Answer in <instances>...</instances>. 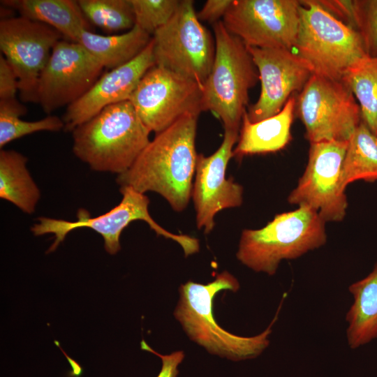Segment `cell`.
Masks as SVG:
<instances>
[{
	"label": "cell",
	"instance_id": "cell-21",
	"mask_svg": "<svg viewBox=\"0 0 377 377\" xmlns=\"http://www.w3.org/2000/svg\"><path fill=\"white\" fill-rule=\"evenodd\" d=\"M151 37L137 25L131 30L113 35H101L83 31L77 43L80 44L104 68L112 70L136 57L149 43Z\"/></svg>",
	"mask_w": 377,
	"mask_h": 377
},
{
	"label": "cell",
	"instance_id": "cell-2",
	"mask_svg": "<svg viewBox=\"0 0 377 377\" xmlns=\"http://www.w3.org/2000/svg\"><path fill=\"white\" fill-rule=\"evenodd\" d=\"M239 283L230 273L224 271L207 284L191 281L179 288V300L174 312L175 318L189 338L209 353L234 361L255 358L269 344L272 326L278 319L283 297L270 324L260 334L253 337L233 334L220 327L213 316V300L221 290L237 292Z\"/></svg>",
	"mask_w": 377,
	"mask_h": 377
},
{
	"label": "cell",
	"instance_id": "cell-19",
	"mask_svg": "<svg viewBox=\"0 0 377 377\" xmlns=\"http://www.w3.org/2000/svg\"><path fill=\"white\" fill-rule=\"evenodd\" d=\"M1 3L22 17L52 27L68 40L77 42L83 31H91L77 1L3 0Z\"/></svg>",
	"mask_w": 377,
	"mask_h": 377
},
{
	"label": "cell",
	"instance_id": "cell-24",
	"mask_svg": "<svg viewBox=\"0 0 377 377\" xmlns=\"http://www.w3.org/2000/svg\"><path fill=\"white\" fill-rule=\"evenodd\" d=\"M360 108L362 121L377 136V57H367L343 78Z\"/></svg>",
	"mask_w": 377,
	"mask_h": 377
},
{
	"label": "cell",
	"instance_id": "cell-18",
	"mask_svg": "<svg viewBox=\"0 0 377 377\" xmlns=\"http://www.w3.org/2000/svg\"><path fill=\"white\" fill-rule=\"evenodd\" d=\"M295 108V96L293 95L276 114L259 121L252 122L244 112L239 129L237 144L233 156L278 151L291 140V125Z\"/></svg>",
	"mask_w": 377,
	"mask_h": 377
},
{
	"label": "cell",
	"instance_id": "cell-1",
	"mask_svg": "<svg viewBox=\"0 0 377 377\" xmlns=\"http://www.w3.org/2000/svg\"><path fill=\"white\" fill-rule=\"evenodd\" d=\"M198 114H187L156 134L131 167L119 175L120 187L164 198L176 212L187 207L192 193L198 154L195 135Z\"/></svg>",
	"mask_w": 377,
	"mask_h": 377
},
{
	"label": "cell",
	"instance_id": "cell-31",
	"mask_svg": "<svg viewBox=\"0 0 377 377\" xmlns=\"http://www.w3.org/2000/svg\"><path fill=\"white\" fill-rule=\"evenodd\" d=\"M140 345L142 350L151 352L161 359L162 368L157 377H177L178 366L184 357L183 351H175L170 355H161L154 350L144 340L141 341Z\"/></svg>",
	"mask_w": 377,
	"mask_h": 377
},
{
	"label": "cell",
	"instance_id": "cell-11",
	"mask_svg": "<svg viewBox=\"0 0 377 377\" xmlns=\"http://www.w3.org/2000/svg\"><path fill=\"white\" fill-rule=\"evenodd\" d=\"M300 5L297 0H232L222 22L247 47L293 50Z\"/></svg>",
	"mask_w": 377,
	"mask_h": 377
},
{
	"label": "cell",
	"instance_id": "cell-22",
	"mask_svg": "<svg viewBox=\"0 0 377 377\" xmlns=\"http://www.w3.org/2000/svg\"><path fill=\"white\" fill-rule=\"evenodd\" d=\"M27 163V157L17 151H0V198L30 214L35 212L40 191Z\"/></svg>",
	"mask_w": 377,
	"mask_h": 377
},
{
	"label": "cell",
	"instance_id": "cell-30",
	"mask_svg": "<svg viewBox=\"0 0 377 377\" xmlns=\"http://www.w3.org/2000/svg\"><path fill=\"white\" fill-rule=\"evenodd\" d=\"M317 1L324 9L337 19L355 29L354 1L322 0Z\"/></svg>",
	"mask_w": 377,
	"mask_h": 377
},
{
	"label": "cell",
	"instance_id": "cell-29",
	"mask_svg": "<svg viewBox=\"0 0 377 377\" xmlns=\"http://www.w3.org/2000/svg\"><path fill=\"white\" fill-rule=\"evenodd\" d=\"M19 90L17 77L5 57L0 55V100L16 98Z\"/></svg>",
	"mask_w": 377,
	"mask_h": 377
},
{
	"label": "cell",
	"instance_id": "cell-15",
	"mask_svg": "<svg viewBox=\"0 0 377 377\" xmlns=\"http://www.w3.org/2000/svg\"><path fill=\"white\" fill-rule=\"evenodd\" d=\"M247 48L261 82L258 101L246 110L249 119L256 122L278 114L295 92L302 90L313 72L293 50Z\"/></svg>",
	"mask_w": 377,
	"mask_h": 377
},
{
	"label": "cell",
	"instance_id": "cell-7",
	"mask_svg": "<svg viewBox=\"0 0 377 377\" xmlns=\"http://www.w3.org/2000/svg\"><path fill=\"white\" fill-rule=\"evenodd\" d=\"M122 195L121 202L106 213L91 217L87 210L80 209L77 212V219L69 221L41 216L38 223L33 225L31 230L36 236L45 234L54 235V241L48 252L54 251L71 231L78 228H90L103 239L105 251L116 254L120 249V236L131 222L141 220L146 222L158 235L177 242L183 249L186 256L199 251V241L186 235L173 234L158 225L149 212V199L145 193H140L131 187H120Z\"/></svg>",
	"mask_w": 377,
	"mask_h": 377
},
{
	"label": "cell",
	"instance_id": "cell-5",
	"mask_svg": "<svg viewBox=\"0 0 377 377\" xmlns=\"http://www.w3.org/2000/svg\"><path fill=\"white\" fill-rule=\"evenodd\" d=\"M213 29L215 56L202 87V111L214 113L225 131L239 132L258 72L246 45L226 29L222 20L214 24Z\"/></svg>",
	"mask_w": 377,
	"mask_h": 377
},
{
	"label": "cell",
	"instance_id": "cell-4",
	"mask_svg": "<svg viewBox=\"0 0 377 377\" xmlns=\"http://www.w3.org/2000/svg\"><path fill=\"white\" fill-rule=\"evenodd\" d=\"M325 222L307 207L277 214L260 229H244L237 259L256 272L272 276L283 260H293L327 242Z\"/></svg>",
	"mask_w": 377,
	"mask_h": 377
},
{
	"label": "cell",
	"instance_id": "cell-6",
	"mask_svg": "<svg viewBox=\"0 0 377 377\" xmlns=\"http://www.w3.org/2000/svg\"><path fill=\"white\" fill-rule=\"evenodd\" d=\"M300 20L293 50L313 74L342 80L369 57L358 31L324 9L317 1H300Z\"/></svg>",
	"mask_w": 377,
	"mask_h": 377
},
{
	"label": "cell",
	"instance_id": "cell-23",
	"mask_svg": "<svg viewBox=\"0 0 377 377\" xmlns=\"http://www.w3.org/2000/svg\"><path fill=\"white\" fill-rule=\"evenodd\" d=\"M358 180L377 181V136L362 121L348 140L341 168L345 189Z\"/></svg>",
	"mask_w": 377,
	"mask_h": 377
},
{
	"label": "cell",
	"instance_id": "cell-20",
	"mask_svg": "<svg viewBox=\"0 0 377 377\" xmlns=\"http://www.w3.org/2000/svg\"><path fill=\"white\" fill-rule=\"evenodd\" d=\"M348 291L353 302L346 315V339L355 349L377 340V263L367 276L350 284Z\"/></svg>",
	"mask_w": 377,
	"mask_h": 377
},
{
	"label": "cell",
	"instance_id": "cell-9",
	"mask_svg": "<svg viewBox=\"0 0 377 377\" xmlns=\"http://www.w3.org/2000/svg\"><path fill=\"white\" fill-rule=\"evenodd\" d=\"M295 114L311 143L348 142L362 121L360 108L349 86L313 74L295 97Z\"/></svg>",
	"mask_w": 377,
	"mask_h": 377
},
{
	"label": "cell",
	"instance_id": "cell-10",
	"mask_svg": "<svg viewBox=\"0 0 377 377\" xmlns=\"http://www.w3.org/2000/svg\"><path fill=\"white\" fill-rule=\"evenodd\" d=\"M348 142L310 144L305 170L288 197L290 204L311 208L325 223L343 220L348 201L341 182V168Z\"/></svg>",
	"mask_w": 377,
	"mask_h": 377
},
{
	"label": "cell",
	"instance_id": "cell-25",
	"mask_svg": "<svg viewBox=\"0 0 377 377\" xmlns=\"http://www.w3.org/2000/svg\"><path fill=\"white\" fill-rule=\"evenodd\" d=\"M27 112L26 107L17 98L0 100V148L24 135L39 131L57 132L64 128L62 119L48 115L36 121L20 118Z\"/></svg>",
	"mask_w": 377,
	"mask_h": 377
},
{
	"label": "cell",
	"instance_id": "cell-8",
	"mask_svg": "<svg viewBox=\"0 0 377 377\" xmlns=\"http://www.w3.org/2000/svg\"><path fill=\"white\" fill-rule=\"evenodd\" d=\"M152 41L155 65L202 87L212 70L216 47L192 0L180 1L170 21L153 34Z\"/></svg>",
	"mask_w": 377,
	"mask_h": 377
},
{
	"label": "cell",
	"instance_id": "cell-3",
	"mask_svg": "<svg viewBox=\"0 0 377 377\" xmlns=\"http://www.w3.org/2000/svg\"><path fill=\"white\" fill-rule=\"evenodd\" d=\"M73 151L97 172L127 171L150 142L129 101L105 108L73 131Z\"/></svg>",
	"mask_w": 377,
	"mask_h": 377
},
{
	"label": "cell",
	"instance_id": "cell-17",
	"mask_svg": "<svg viewBox=\"0 0 377 377\" xmlns=\"http://www.w3.org/2000/svg\"><path fill=\"white\" fill-rule=\"evenodd\" d=\"M154 66L151 37L147 46L136 57L103 73L84 96L67 107L62 119L64 130L72 132L105 108L129 101L142 77Z\"/></svg>",
	"mask_w": 377,
	"mask_h": 377
},
{
	"label": "cell",
	"instance_id": "cell-26",
	"mask_svg": "<svg viewBox=\"0 0 377 377\" xmlns=\"http://www.w3.org/2000/svg\"><path fill=\"white\" fill-rule=\"evenodd\" d=\"M89 23L108 34L129 31L135 25L131 0H78Z\"/></svg>",
	"mask_w": 377,
	"mask_h": 377
},
{
	"label": "cell",
	"instance_id": "cell-16",
	"mask_svg": "<svg viewBox=\"0 0 377 377\" xmlns=\"http://www.w3.org/2000/svg\"><path fill=\"white\" fill-rule=\"evenodd\" d=\"M238 136L239 132L225 131L222 143L214 154L198 155L191 196L197 227L206 234L214 228V216L219 212L239 207L243 201V187L232 177H226Z\"/></svg>",
	"mask_w": 377,
	"mask_h": 377
},
{
	"label": "cell",
	"instance_id": "cell-32",
	"mask_svg": "<svg viewBox=\"0 0 377 377\" xmlns=\"http://www.w3.org/2000/svg\"><path fill=\"white\" fill-rule=\"evenodd\" d=\"M232 0H208L197 13L200 21H205L213 24L223 17Z\"/></svg>",
	"mask_w": 377,
	"mask_h": 377
},
{
	"label": "cell",
	"instance_id": "cell-14",
	"mask_svg": "<svg viewBox=\"0 0 377 377\" xmlns=\"http://www.w3.org/2000/svg\"><path fill=\"white\" fill-rule=\"evenodd\" d=\"M103 69L78 43L59 40L40 76L36 103L47 114L68 107L91 89Z\"/></svg>",
	"mask_w": 377,
	"mask_h": 377
},
{
	"label": "cell",
	"instance_id": "cell-27",
	"mask_svg": "<svg viewBox=\"0 0 377 377\" xmlns=\"http://www.w3.org/2000/svg\"><path fill=\"white\" fill-rule=\"evenodd\" d=\"M135 25L152 35L165 25L176 12L179 0H131Z\"/></svg>",
	"mask_w": 377,
	"mask_h": 377
},
{
	"label": "cell",
	"instance_id": "cell-13",
	"mask_svg": "<svg viewBox=\"0 0 377 377\" xmlns=\"http://www.w3.org/2000/svg\"><path fill=\"white\" fill-rule=\"evenodd\" d=\"M62 38L52 27L22 16L1 20V54L17 77L22 102L36 103L40 76L53 47Z\"/></svg>",
	"mask_w": 377,
	"mask_h": 377
},
{
	"label": "cell",
	"instance_id": "cell-28",
	"mask_svg": "<svg viewBox=\"0 0 377 377\" xmlns=\"http://www.w3.org/2000/svg\"><path fill=\"white\" fill-rule=\"evenodd\" d=\"M354 10L355 29L366 52L370 57H377V0H355Z\"/></svg>",
	"mask_w": 377,
	"mask_h": 377
},
{
	"label": "cell",
	"instance_id": "cell-12",
	"mask_svg": "<svg viewBox=\"0 0 377 377\" xmlns=\"http://www.w3.org/2000/svg\"><path fill=\"white\" fill-rule=\"evenodd\" d=\"M202 87L158 66L144 75L129 101L146 128L156 134L187 114H200Z\"/></svg>",
	"mask_w": 377,
	"mask_h": 377
}]
</instances>
